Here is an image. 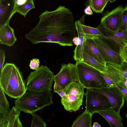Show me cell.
<instances>
[{
	"label": "cell",
	"mask_w": 127,
	"mask_h": 127,
	"mask_svg": "<svg viewBox=\"0 0 127 127\" xmlns=\"http://www.w3.org/2000/svg\"><path fill=\"white\" fill-rule=\"evenodd\" d=\"M16 0H0V28L9 23L15 12Z\"/></svg>",
	"instance_id": "cell-13"
},
{
	"label": "cell",
	"mask_w": 127,
	"mask_h": 127,
	"mask_svg": "<svg viewBox=\"0 0 127 127\" xmlns=\"http://www.w3.org/2000/svg\"><path fill=\"white\" fill-rule=\"evenodd\" d=\"M81 26L85 34V37L93 38H96L98 36L103 37H105L97 28L85 26L81 23Z\"/></svg>",
	"instance_id": "cell-22"
},
{
	"label": "cell",
	"mask_w": 127,
	"mask_h": 127,
	"mask_svg": "<svg viewBox=\"0 0 127 127\" xmlns=\"http://www.w3.org/2000/svg\"><path fill=\"white\" fill-rule=\"evenodd\" d=\"M117 0H109V1L110 2H113Z\"/></svg>",
	"instance_id": "cell-38"
},
{
	"label": "cell",
	"mask_w": 127,
	"mask_h": 127,
	"mask_svg": "<svg viewBox=\"0 0 127 127\" xmlns=\"http://www.w3.org/2000/svg\"><path fill=\"white\" fill-rule=\"evenodd\" d=\"M35 113L31 114L32 117L31 127H46V123L41 117L36 114Z\"/></svg>",
	"instance_id": "cell-27"
},
{
	"label": "cell",
	"mask_w": 127,
	"mask_h": 127,
	"mask_svg": "<svg viewBox=\"0 0 127 127\" xmlns=\"http://www.w3.org/2000/svg\"><path fill=\"white\" fill-rule=\"evenodd\" d=\"M84 95L86 98L85 110L91 114L111 109L109 100L102 94L87 89Z\"/></svg>",
	"instance_id": "cell-9"
},
{
	"label": "cell",
	"mask_w": 127,
	"mask_h": 127,
	"mask_svg": "<svg viewBox=\"0 0 127 127\" xmlns=\"http://www.w3.org/2000/svg\"><path fill=\"white\" fill-rule=\"evenodd\" d=\"M84 12L86 15H92L93 13L91 9V8L90 5H89L85 9Z\"/></svg>",
	"instance_id": "cell-34"
},
{
	"label": "cell",
	"mask_w": 127,
	"mask_h": 127,
	"mask_svg": "<svg viewBox=\"0 0 127 127\" xmlns=\"http://www.w3.org/2000/svg\"><path fill=\"white\" fill-rule=\"evenodd\" d=\"M117 88L124 97L127 104V88L124 85L119 83H115Z\"/></svg>",
	"instance_id": "cell-29"
},
{
	"label": "cell",
	"mask_w": 127,
	"mask_h": 127,
	"mask_svg": "<svg viewBox=\"0 0 127 127\" xmlns=\"http://www.w3.org/2000/svg\"><path fill=\"white\" fill-rule=\"evenodd\" d=\"M93 127H101L100 125L96 122H94L92 126Z\"/></svg>",
	"instance_id": "cell-37"
},
{
	"label": "cell",
	"mask_w": 127,
	"mask_h": 127,
	"mask_svg": "<svg viewBox=\"0 0 127 127\" xmlns=\"http://www.w3.org/2000/svg\"><path fill=\"white\" fill-rule=\"evenodd\" d=\"M5 52L4 50L0 49V73L1 72L5 58Z\"/></svg>",
	"instance_id": "cell-31"
},
{
	"label": "cell",
	"mask_w": 127,
	"mask_h": 127,
	"mask_svg": "<svg viewBox=\"0 0 127 127\" xmlns=\"http://www.w3.org/2000/svg\"><path fill=\"white\" fill-rule=\"evenodd\" d=\"M79 61L84 63L104 73L106 71L105 66L99 63L95 59L84 52Z\"/></svg>",
	"instance_id": "cell-20"
},
{
	"label": "cell",
	"mask_w": 127,
	"mask_h": 127,
	"mask_svg": "<svg viewBox=\"0 0 127 127\" xmlns=\"http://www.w3.org/2000/svg\"><path fill=\"white\" fill-rule=\"evenodd\" d=\"M61 97V99H65L66 98V96L64 90H62L56 92Z\"/></svg>",
	"instance_id": "cell-33"
},
{
	"label": "cell",
	"mask_w": 127,
	"mask_h": 127,
	"mask_svg": "<svg viewBox=\"0 0 127 127\" xmlns=\"http://www.w3.org/2000/svg\"><path fill=\"white\" fill-rule=\"evenodd\" d=\"M84 52L95 59L100 64L105 65L106 63L100 53L96 42L93 38L85 37Z\"/></svg>",
	"instance_id": "cell-15"
},
{
	"label": "cell",
	"mask_w": 127,
	"mask_h": 127,
	"mask_svg": "<svg viewBox=\"0 0 127 127\" xmlns=\"http://www.w3.org/2000/svg\"><path fill=\"white\" fill-rule=\"evenodd\" d=\"M39 59L36 58L33 59L31 60L29 66L31 69L36 70L39 67Z\"/></svg>",
	"instance_id": "cell-30"
},
{
	"label": "cell",
	"mask_w": 127,
	"mask_h": 127,
	"mask_svg": "<svg viewBox=\"0 0 127 127\" xmlns=\"http://www.w3.org/2000/svg\"><path fill=\"white\" fill-rule=\"evenodd\" d=\"M105 95L109 100L111 109L120 113L125 103V98L117 88L109 87L100 89H91Z\"/></svg>",
	"instance_id": "cell-10"
},
{
	"label": "cell",
	"mask_w": 127,
	"mask_h": 127,
	"mask_svg": "<svg viewBox=\"0 0 127 127\" xmlns=\"http://www.w3.org/2000/svg\"><path fill=\"white\" fill-rule=\"evenodd\" d=\"M93 38L96 42L100 53L106 63L123 65L119 53L113 50L105 41L98 36Z\"/></svg>",
	"instance_id": "cell-11"
},
{
	"label": "cell",
	"mask_w": 127,
	"mask_h": 127,
	"mask_svg": "<svg viewBox=\"0 0 127 127\" xmlns=\"http://www.w3.org/2000/svg\"><path fill=\"white\" fill-rule=\"evenodd\" d=\"M75 27L77 30L79 39L78 44L76 45L74 50L73 58L76 61H79L84 52V43L85 34L84 33L81 26L80 20L75 22Z\"/></svg>",
	"instance_id": "cell-18"
},
{
	"label": "cell",
	"mask_w": 127,
	"mask_h": 127,
	"mask_svg": "<svg viewBox=\"0 0 127 127\" xmlns=\"http://www.w3.org/2000/svg\"><path fill=\"white\" fill-rule=\"evenodd\" d=\"M103 34L105 37L100 36L109 45L111 44L117 49L118 52L120 46L127 41V32L121 30L115 32H105Z\"/></svg>",
	"instance_id": "cell-14"
},
{
	"label": "cell",
	"mask_w": 127,
	"mask_h": 127,
	"mask_svg": "<svg viewBox=\"0 0 127 127\" xmlns=\"http://www.w3.org/2000/svg\"><path fill=\"white\" fill-rule=\"evenodd\" d=\"M106 121L111 127H123V118L119 113L110 109L97 112Z\"/></svg>",
	"instance_id": "cell-17"
},
{
	"label": "cell",
	"mask_w": 127,
	"mask_h": 127,
	"mask_svg": "<svg viewBox=\"0 0 127 127\" xmlns=\"http://www.w3.org/2000/svg\"><path fill=\"white\" fill-rule=\"evenodd\" d=\"M75 65L79 81L85 88L100 89L110 87L97 69L80 61L76 62Z\"/></svg>",
	"instance_id": "cell-4"
},
{
	"label": "cell",
	"mask_w": 127,
	"mask_h": 127,
	"mask_svg": "<svg viewBox=\"0 0 127 127\" xmlns=\"http://www.w3.org/2000/svg\"><path fill=\"white\" fill-rule=\"evenodd\" d=\"M101 73L104 79L106 82L110 87H113L117 88L115 83L110 78L101 72Z\"/></svg>",
	"instance_id": "cell-32"
},
{
	"label": "cell",
	"mask_w": 127,
	"mask_h": 127,
	"mask_svg": "<svg viewBox=\"0 0 127 127\" xmlns=\"http://www.w3.org/2000/svg\"><path fill=\"white\" fill-rule=\"evenodd\" d=\"M85 88L79 81L67 86L64 91L66 96L65 99H61L64 108L69 112L78 110L83 102Z\"/></svg>",
	"instance_id": "cell-6"
},
{
	"label": "cell",
	"mask_w": 127,
	"mask_h": 127,
	"mask_svg": "<svg viewBox=\"0 0 127 127\" xmlns=\"http://www.w3.org/2000/svg\"><path fill=\"white\" fill-rule=\"evenodd\" d=\"M28 0H16V5H21L25 2Z\"/></svg>",
	"instance_id": "cell-35"
},
{
	"label": "cell",
	"mask_w": 127,
	"mask_h": 127,
	"mask_svg": "<svg viewBox=\"0 0 127 127\" xmlns=\"http://www.w3.org/2000/svg\"><path fill=\"white\" fill-rule=\"evenodd\" d=\"M125 115L126 117V118H127V112L125 114Z\"/></svg>",
	"instance_id": "cell-39"
},
{
	"label": "cell",
	"mask_w": 127,
	"mask_h": 127,
	"mask_svg": "<svg viewBox=\"0 0 127 127\" xmlns=\"http://www.w3.org/2000/svg\"><path fill=\"white\" fill-rule=\"evenodd\" d=\"M54 93L64 90L68 85L79 82L75 64L70 63L62 64L60 72L54 75Z\"/></svg>",
	"instance_id": "cell-7"
},
{
	"label": "cell",
	"mask_w": 127,
	"mask_h": 127,
	"mask_svg": "<svg viewBox=\"0 0 127 127\" xmlns=\"http://www.w3.org/2000/svg\"><path fill=\"white\" fill-rule=\"evenodd\" d=\"M14 30L9 25V23L0 28V43L9 46L14 45L17 40Z\"/></svg>",
	"instance_id": "cell-16"
},
{
	"label": "cell",
	"mask_w": 127,
	"mask_h": 127,
	"mask_svg": "<svg viewBox=\"0 0 127 127\" xmlns=\"http://www.w3.org/2000/svg\"><path fill=\"white\" fill-rule=\"evenodd\" d=\"M123 64L127 67V41L120 46L118 51Z\"/></svg>",
	"instance_id": "cell-26"
},
{
	"label": "cell",
	"mask_w": 127,
	"mask_h": 127,
	"mask_svg": "<svg viewBox=\"0 0 127 127\" xmlns=\"http://www.w3.org/2000/svg\"><path fill=\"white\" fill-rule=\"evenodd\" d=\"M124 8L122 5L107 13L101 18L97 28L102 33L116 32L121 30L122 15Z\"/></svg>",
	"instance_id": "cell-8"
},
{
	"label": "cell",
	"mask_w": 127,
	"mask_h": 127,
	"mask_svg": "<svg viewBox=\"0 0 127 127\" xmlns=\"http://www.w3.org/2000/svg\"><path fill=\"white\" fill-rule=\"evenodd\" d=\"M109 0H89V5L95 13H102Z\"/></svg>",
	"instance_id": "cell-24"
},
{
	"label": "cell",
	"mask_w": 127,
	"mask_h": 127,
	"mask_svg": "<svg viewBox=\"0 0 127 127\" xmlns=\"http://www.w3.org/2000/svg\"><path fill=\"white\" fill-rule=\"evenodd\" d=\"M52 89L40 91L27 90L14 102L20 111L31 114L53 104Z\"/></svg>",
	"instance_id": "cell-3"
},
{
	"label": "cell",
	"mask_w": 127,
	"mask_h": 127,
	"mask_svg": "<svg viewBox=\"0 0 127 127\" xmlns=\"http://www.w3.org/2000/svg\"><path fill=\"white\" fill-rule=\"evenodd\" d=\"M0 109L10 112L11 109L5 93L0 86Z\"/></svg>",
	"instance_id": "cell-25"
},
{
	"label": "cell",
	"mask_w": 127,
	"mask_h": 127,
	"mask_svg": "<svg viewBox=\"0 0 127 127\" xmlns=\"http://www.w3.org/2000/svg\"><path fill=\"white\" fill-rule=\"evenodd\" d=\"M0 86L10 97L17 99L27 91L26 84L19 68L12 63H7L0 73Z\"/></svg>",
	"instance_id": "cell-2"
},
{
	"label": "cell",
	"mask_w": 127,
	"mask_h": 127,
	"mask_svg": "<svg viewBox=\"0 0 127 127\" xmlns=\"http://www.w3.org/2000/svg\"><path fill=\"white\" fill-rule=\"evenodd\" d=\"M39 18L36 26L25 35L32 44L48 42L63 46L73 45V40L78 34L73 14L69 9L60 6L54 11L42 12Z\"/></svg>",
	"instance_id": "cell-1"
},
{
	"label": "cell",
	"mask_w": 127,
	"mask_h": 127,
	"mask_svg": "<svg viewBox=\"0 0 127 127\" xmlns=\"http://www.w3.org/2000/svg\"><path fill=\"white\" fill-rule=\"evenodd\" d=\"M73 43L75 45H77L79 43V39L78 37H76L74 38L73 40Z\"/></svg>",
	"instance_id": "cell-36"
},
{
	"label": "cell",
	"mask_w": 127,
	"mask_h": 127,
	"mask_svg": "<svg viewBox=\"0 0 127 127\" xmlns=\"http://www.w3.org/2000/svg\"><path fill=\"white\" fill-rule=\"evenodd\" d=\"M121 30L127 32V6L122 12Z\"/></svg>",
	"instance_id": "cell-28"
},
{
	"label": "cell",
	"mask_w": 127,
	"mask_h": 127,
	"mask_svg": "<svg viewBox=\"0 0 127 127\" xmlns=\"http://www.w3.org/2000/svg\"><path fill=\"white\" fill-rule=\"evenodd\" d=\"M54 75L49 68L42 65L31 72L28 77L26 84L27 91L52 89Z\"/></svg>",
	"instance_id": "cell-5"
},
{
	"label": "cell",
	"mask_w": 127,
	"mask_h": 127,
	"mask_svg": "<svg viewBox=\"0 0 127 127\" xmlns=\"http://www.w3.org/2000/svg\"><path fill=\"white\" fill-rule=\"evenodd\" d=\"M93 114L85 111L78 116L73 122L72 127H92Z\"/></svg>",
	"instance_id": "cell-19"
},
{
	"label": "cell",
	"mask_w": 127,
	"mask_h": 127,
	"mask_svg": "<svg viewBox=\"0 0 127 127\" xmlns=\"http://www.w3.org/2000/svg\"><path fill=\"white\" fill-rule=\"evenodd\" d=\"M35 8L33 0H28L21 5H16L15 12L19 13L25 17L31 9Z\"/></svg>",
	"instance_id": "cell-23"
},
{
	"label": "cell",
	"mask_w": 127,
	"mask_h": 127,
	"mask_svg": "<svg viewBox=\"0 0 127 127\" xmlns=\"http://www.w3.org/2000/svg\"><path fill=\"white\" fill-rule=\"evenodd\" d=\"M20 111L15 106L11 109L9 116L7 127H22L19 116Z\"/></svg>",
	"instance_id": "cell-21"
},
{
	"label": "cell",
	"mask_w": 127,
	"mask_h": 127,
	"mask_svg": "<svg viewBox=\"0 0 127 127\" xmlns=\"http://www.w3.org/2000/svg\"><path fill=\"white\" fill-rule=\"evenodd\" d=\"M106 71L103 73L110 78L115 83H119L127 88V67L122 65L106 63Z\"/></svg>",
	"instance_id": "cell-12"
}]
</instances>
